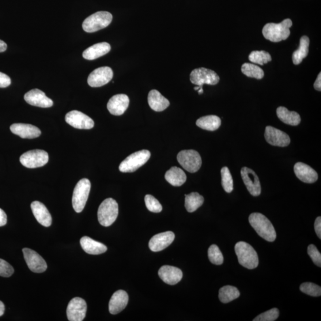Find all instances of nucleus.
Returning a JSON list of instances; mask_svg holds the SVG:
<instances>
[{"instance_id": "nucleus-19", "label": "nucleus", "mask_w": 321, "mask_h": 321, "mask_svg": "<svg viewBox=\"0 0 321 321\" xmlns=\"http://www.w3.org/2000/svg\"><path fill=\"white\" fill-rule=\"evenodd\" d=\"M129 98L125 94H118L109 100L107 109L111 115L121 116L126 111L129 105Z\"/></svg>"}, {"instance_id": "nucleus-1", "label": "nucleus", "mask_w": 321, "mask_h": 321, "mask_svg": "<svg viewBox=\"0 0 321 321\" xmlns=\"http://www.w3.org/2000/svg\"><path fill=\"white\" fill-rule=\"evenodd\" d=\"M249 221L257 234L263 239L270 242L276 239L277 234L274 226L265 215L258 213H252L249 217Z\"/></svg>"}, {"instance_id": "nucleus-11", "label": "nucleus", "mask_w": 321, "mask_h": 321, "mask_svg": "<svg viewBox=\"0 0 321 321\" xmlns=\"http://www.w3.org/2000/svg\"><path fill=\"white\" fill-rule=\"evenodd\" d=\"M23 253L30 270L36 273H44L47 270L46 262L37 252L31 249L24 248L23 249Z\"/></svg>"}, {"instance_id": "nucleus-4", "label": "nucleus", "mask_w": 321, "mask_h": 321, "mask_svg": "<svg viewBox=\"0 0 321 321\" xmlns=\"http://www.w3.org/2000/svg\"><path fill=\"white\" fill-rule=\"evenodd\" d=\"M119 214V205L115 199L108 198L101 203L98 211V219L101 225L108 226L112 225Z\"/></svg>"}, {"instance_id": "nucleus-24", "label": "nucleus", "mask_w": 321, "mask_h": 321, "mask_svg": "<svg viewBox=\"0 0 321 321\" xmlns=\"http://www.w3.org/2000/svg\"><path fill=\"white\" fill-rule=\"evenodd\" d=\"M31 207L34 216L40 224L46 228L51 225V215L43 203L34 201L31 203Z\"/></svg>"}, {"instance_id": "nucleus-48", "label": "nucleus", "mask_w": 321, "mask_h": 321, "mask_svg": "<svg viewBox=\"0 0 321 321\" xmlns=\"http://www.w3.org/2000/svg\"><path fill=\"white\" fill-rule=\"evenodd\" d=\"M5 311V306L2 301H0V316L3 315Z\"/></svg>"}, {"instance_id": "nucleus-14", "label": "nucleus", "mask_w": 321, "mask_h": 321, "mask_svg": "<svg viewBox=\"0 0 321 321\" xmlns=\"http://www.w3.org/2000/svg\"><path fill=\"white\" fill-rule=\"evenodd\" d=\"M113 78V71L110 67H101L93 70L88 78V85L93 88L103 86L108 84Z\"/></svg>"}, {"instance_id": "nucleus-6", "label": "nucleus", "mask_w": 321, "mask_h": 321, "mask_svg": "<svg viewBox=\"0 0 321 321\" xmlns=\"http://www.w3.org/2000/svg\"><path fill=\"white\" fill-rule=\"evenodd\" d=\"M190 80L193 84L199 86L198 93L201 95L203 92V85H217L220 81V77L214 71L201 67L192 71Z\"/></svg>"}, {"instance_id": "nucleus-25", "label": "nucleus", "mask_w": 321, "mask_h": 321, "mask_svg": "<svg viewBox=\"0 0 321 321\" xmlns=\"http://www.w3.org/2000/svg\"><path fill=\"white\" fill-rule=\"evenodd\" d=\"M111 46L107 43H100L92 45L83 52V58L86 60H93L108 53Z\"/></svg>"}, {"instance_id": "nucleus-9", "label": "nucleus", "mask_w": 321, "mask_h": 321, "mask_svg": "<svg viewBox=\"0 0 321 321\" xmlns=\"http://www.w3.org/2000/svg\"><path fill=\"white\" fill-rule=\"evenodd\" d=\"M177 161L188 172H197L202 165V158L195 150H183L177 155Z\"/></svg>"}, {"instance_id": "nucleus-32", "label": "nucleus", "mask_w": 321, "mask_h": 321, "mask_svg": "<svg viewBox=\"0 0 321 321\" xmlns=\"http://www.w3.org/2000/svg\"><path fill=\"white\" fill-rule=\"evenodd\" d=\"M204 202L202 196L197 192L185 195V207L188 213H194L201 207Z\"/></svg>"}, {"instance_id": "nucleus-10", "label": "nucleus", "mask_w": 321, "mask_h": 321, "mask_svg": "<svg viewBox=\"0 0 321 321\" xmlns=\"http://www.w3.org/2000/svg\"><path fill=\"white\" fill-rule=\"evenodd\" d=\"M48 160V154L46 151L40 149L28 151L20 158L21 164L29 168L43 167L47 164Z\"/></svg>"}, {"instance_id": "nucleus-18", "label": "nucleus", "mask_w": 321, "mask_h": 321, "mask_svg": "<svg viewBox=\"0 0 321 321\" xmlns=\"http://www.w3.org/2000/svg\"><path fill=\"white\" fill-rule=\"evenodd\" d=\"M175 235L172 232L158 234L151 238L149 247L154 252H160L167 248L175 240Z\"/></svg>"}, {"instance_id": "nucleus-29", "label": "nucleus", "mask_w": 321, "mask_h": 321, "mask_svg": "<svg viewBox=\"0 0 321 321\" xmlns=\"http://www.w3.org/2000/svg\"><path fill=\"white\" fill-rule=\"evenodd\" d=\"M165 179L174 186H181L186 182L187 177L182 169L173 167L165 173Z\"/></svg>"}, {"instance_id": "nucleus-28", "label": "nucleus", "mask_w": 321, "mask_h": 321, "mask_svg": "<svg viewBox=\"0 0 321 321\" xmlns=\"http://www.w3.org/2000/svg\"><path fill=\"white\" fill-rule=\"evenodd\" d=\"M277 115L283 123L291 126L299 125L301 122L300 116L295 111H290L284 107H279L277 109Z\"/></svg>"}, {"instance_id": "nucleus-42", "label": "nucleus", "mask_w": 321, "mask_h": 321, "mask_svg": "<svg viewBox=\"0 0 321 321\" xmlns=\"http://www.w3.org/2000/svg\"><path fill=\"white\" fill-rule=\"evenodd\" d=\"M14 273V268L6 260L0 259V276L10 277Z\"/></svg>"}, {"instance_id": "nucleus-33", "label": "nucleus", "mask_w": 321, "mask_h": 321, "mask_svg": "<svg viewBox=\"0 0 321 321\" xmlns=\"http://www.w3.org/2000/svg\"><path fill=\"white\" fill-rule=\"evenodd\" d=\"M240 294L239 290L236 287L225 286L219 290L218 297L222 303L228 304L237 299L240 296Z\"/></svg>"}, {"instance_id": "nucleus-38", "label": "nucleus", "mask_w": 321, "mask_h": 321, "mask_svg": "<svg viewBox=\"0 0 321 321\" xmlns=\"http://www.w3.org/2000/svg\"><path fill=\"white\" fill-rule=\"evenodd\" d=\"M301 292L313 297L321 296V288L320 286L312 282H304L300 286Z\"/></svg>"}, {"instance_id": "nucleus-2", "label": "nucleus", "mask_w": 321, "mask_h": 321, "mask_svg": "<svg viewBox=\"0 0 321 321\" xmlns=\"http://www.w3.org/2000/svg\"><path fill=\"white\" fill-rule=\"evenodd\" d=\"M292 25V21L290 18H286L279 24L269 23L263 28V35L266 39L271 42H280L288 39L290 35V28Z\"/></svg>"}, {"instance_id": "nucleus-20", "label": "nucleus", "mask_w": 321, "mask_h": 321, "mask_svg": "<svg viewBox=\"0 0 321 321\" xmlns=\"http://www.w3.org/2000/svg\"><path fill=\"white\" fill-rule=\"evenodd\" d=\"M294 172L297 178L306 183H315L318 179L315 169L303 162H297L294 166Z\"/></svg>"}, {"instance_id": "nucleus-21", "label": "nucleus", "mask_w": 321, "mask_h": 321, "mask_svg": "<svg viewBox=\"0 0 321 321\" xmlns=\"http://www.w3.org/2000/svg\"><path fill=\"white\" fill-rule=\"evenodd\" d=\"M159 277L166 284L175 285L183 278V273L179 268L169 266H164L158 271Z\"/></svg>"}, {"instance_id": "nucleus-13", "label": "nucleus", "mask_w": 321, "mask_h": 321, "mask_svg": "<svg viewBox=\"0 0 321 321\" xmlns=\"http://www.w3.org/2000/svg\"><path fill=\"white\" fill-rule=\"evenodd\" d=\"M65 120L69 125L79 129H90L94 126V122L91 118L77 110L68 112Z\"/></svg>"}, {"instance_id": "nucleus-34", "label": "nucleus", "mask_w": 321, "mask_h": 321, "mask_svg": "<svg viewBox=\"0 0 321 321\" xmlns=\"http://www.w3.org/2000/svg\"><path fill=\"white\" fill-rule=\"evenodd\" d=\"M241 72L248 77L257 79H262L264 77L261 68L252 63H244L241 66Z\"/></svg>"}, {"instance_id": "nucleus-15", "label": "nucleus", "mask_w": 321, "mask_h": 321, "mask_svg": "<svg viewBox=\"0 0 321 321\" xmlns=\"http://www.w3.org/2000/svg\"><path fill=\"white\" fill-rule=\"evenodd\" d=\"M241 176L251 195L254 196H259L261 193V186L255 172L251 168L244 167L241 169Z\"/></svg>"}, {"instance_id": "nucleus-45", "label": "nucleus", "mask_w": 321, "mask_h": 321, "mask_svg": "<svg viewBox=\"0 0 321 321\" xmlns=\"http://www.w3.org/2000/svg\"><path fill=\"white\" fill-rule=\"evenodd\" d=\"M7 217L5 211L0 209V226L5 225L7 224Z\"/></svg>"}, {"instance_id": "nucleus-17", "label": "nucleus", "mask_w": 321, "mask_h": 321, "mask_svg": "<svg viewBox=\"0 0 321 321\" xmlns=\"http://www.w3.org/2000/svg\"><path fill=\"white\" fill-rule=\"evenodd\" d=\"M24 99L26 103L33 106L50 108L53 105V101L39 89H33L25 93Z\"/></svg>"}, {"instance_id": "nucleus-36", "label": "nucleus", "mask_w": 321, "mask_h": 321, "mask_svg": "<svg viewBox=\"0 0 321 321\" xmlns=\"http://www.w3.org/2000/svg\"><path fill=\"white\" fill-rule=\"evenodd\" d=\"M207 255L211 262L214 265L220 266L224 262L223 255L216 244L211 245L207 251Z\"/></svg>"}, {"instance_id": "nucleus-43", "label": "nucleus", "mask_w": 321, "mask_h": 321, "mask_svg": "<svg viewBox=\"0 0 321 321\" xmlns=\"http://www.w3.org/2000/svg\"><path fill=\"white\" fill-rule=\"evenodd\" d=\"M11 84V79L9 75L0 72V88H7Z\"/></svg>"}, {"instance_id": "nucleus-8", "label": "nucleus", "mask_w": 321, "mask_h": 321, "mask_svg": "<svg viewBox=\"0 0 321 321\" xmlns=\"http://www.w3.org/2000/svg\"><path fill=\"white\" fill-rule=\"evenodd\" d=\"M150 157L148 150L138 151L127 157L119 166V171L123 173H133L146 163Z\"/></svg>"}, {"instance_id": "nucleus-44", "label": "nucleus", "mask_w": 321, "mask_h": 321, "mask_svg": "<svg viewBox=\"0 0 321 321\" xmlns=\"http://www.w3.org/2000/svg\"><path fill=\"white\" fill-rule=\"evenodd\" d=\"M315 230L317 236L321 239V217H317L315 221Z\"/></svg>"}, {"instance_id": "nucleus-26", "label": "nucleus", "mask_w": 321, "mask_h": 321, "mask_svg": "<svg viewBox=\"0 0 321 321\" xmlns=\"http://www.w3.org/2000/svg\"><path fill=\"white\" fill-rule=\"evenodd\" d=\"M80 243L82 249L88 254L100 255L104 254L107 251V247L105 244L98 242L89 237H82Z\"/></svg>"}, {"instance_id": "nucleus-16", "label": "nucleus", "mask_w": 321, "mask_h": 321, "mask_svg": "<svg viewBox=\"0 0 321 321\" xmlns=\"http://www.w3.org/2000/svg\"><path fill=\"white\" fill-rule=\"evenodd\" d=\"M265 138L267 142L273 146L286 147L290 143V138L288 134L272 126L266 127Z\"/></svg>"}, {"instance_id": "nucleus-27", "label": "nucleus", "mask_w": 321, "mask_h": 321, "mask_svg": "<svg viewBox=\"0 0 321 321\" xmlns=\"http://www.w3.org/2000/svg\"><path fill=\"white\" fill-rule=\"evenodd\" d=\"M148 101L151 109L157 112L165 110L169 105V102L167 98L162 96L161 93L156 89L150 90L149 92Z\"/></svg>"}, {"instance_id": "nucleus-30", "label": "nucleus", "mask_w": 321, "mask_h": 321, "mask_svg": "<svg viewBox=\"0 0 321 321\" xmlns=\"http://www.w3.org/2000/svg\"><path fill=\"white\" fill-rule=\"evenodd\" d=\"M196 125L203 130L215 131L220 127L221 120L219 117L210 115L202 117L196 121Z\"/></svg>"}, {"instance_id": "nucleus-3", "label": "nucleus", "mask_w": 321, "mask_h": 321, "mask_svg": "<svg viewBox=\"0 0 321 321\" xmlns=\"http://www.w3.org/2000/svg\"><path fill=\"white\" fill-rule=\"evenodd\" d=\"M235 250L241 266L249 270L255 269L258 266V254L251 245L244 241H239L236 244Z\"/></svg>"}, {"instance_id": "nucleus-39", "label": "nucleus", "mask_w": 321, "mask_h": 321, "mask_svg": "<svg viewBox=\"0 0 321 321\" xmlns=\"http://www.w3.org/2000/svg\"><path fill=\"white\" fill-rule=\"evenodd\" d=\"M145 205L150 212L159 213L162 210V206L158 200L153 196L147 195L145 197Z\"/></svg>"}, {"instance_id": "nucleus-31", "label": "nucleus", "mask_w": 321, "mask_h": 321, "mask_svg": "<svg viewBox=\"0 0 321 321\" xmlns=\"http://www.w3.org/2000/svg\"><path fill=\"white\" fill-rule=\"evenodd\" d=\"M309 44L310 40L307 36H303L300 40L299 48L293 52L292 60L294 64H300L303 60L307 58L309 52Z\"/></svg>"}, {"instance_id": "nucleus-41", "label": "nucleus", "mask_w": 321, "mask_h": 321, "mask_svg": "<svg viewBox=\"0 0 321 321\" xmlns=\"http://www.w3.org/2000/svg\"><path fill=\"white\" fill-rule=\"evenodd\" d=\"M308 254L316 266L321 267V255L314 244H310L308 248Z\"/></svg>"}, {"instance_id": "nucleus-22", "label": "nucleus", "mask_w": 321, "mask_h": 321, "mask_svg": "<svg viewBox=\"0 0 321 321\" xmlns=\"http://www.w3.org/2000/svg\"><path fill=\"white\" fill-rule=\"evenodd\" d=\"M10 130L13 134L24 139L36 138L41 134L39 128L29 124H13L10 126Z\"/></svg>"}, {"instance_id": "nucleus-35", "label": "nucleus", "mask_w": 321, "mask_h": 321, "mask_svg": "<svg viewBox=\"0 0 321 321\" xmlns=\"http://www.w3.org/2000/svg\"><path fill=\"white\" fill-rule=\"evenodd\" d=\"M249 61L263 66L272 60L269 52L266 51H254L249 55Z\"/></svg>"}, {"instance_id": "nucleus-40", "label": "nucleus", "mask_w": 321, "mask_h": 321, "mask_svg": "<svg viewBox=\"0 0 321 321\" xmlns=\"http://www.w3.org/2000/svg\"><path fill=\"white\" fill-rule=\"evenodd\" d=\"M279 312L277 308L270 309L266 312L261 313L253 320L254 321H274L279 316Z\"/></svg>"}, {"instance_id": "nucleus-37", "label": "nucleus", "mask_w": 321, "mask_h": 321, "mask_svg": "<svg viewBox=\"0 0 321 321\" xmlns=\"http://www.w3.org/2000/svg\"><path fill=\"white\" fill-rule=\"evenodd\" d=\"M221 184L226 193H231L233 191V180L228 167H224L221 169Z\"/></svg>"}, {"instance_id": "nucleus-23", "label": "nucleus", "mask_w": 321, "mask_h": 321, "mask_svg": "<svg viewBox=\"0 0 321 321\" xmlns=\"http://www.w3.org/2000/svg\"><path fill=\"white\" fill-rule=\"evenodd\" d=\"M128 301V296L125 291H117L109 302V311L112 315L118 314L126 307Z\"/></svg>"}, {"instance_id": "nucleus-47", "label": "nucleus", "mask_w": 321, "mask_h": 321, "mask_svg": "<svg viewBox=\"0 0 321 321\" xmlns=\"http://www.w3.org/2000/svg\"><path fill=\"white\" fill-rule=\"evenodd\" d=\"M7 45L3 41L0 40V52H5L7 50Z\"/></svg>"}, {"instance_id": "nucleus-7", "label": "nucleus", "mask_w": 321, "mask_h": 321, "mask_svg": "<svg viewBox=\"0 0 321 321\" xmlns=\"http://www.w3.org/2000/svg\"><path fill=\"white\" fill-rule=\"evenodd\" d=\"M91 187L90 181L87 179H82L75 185L73 191L72 204L73 207L78 213H80L86 205Z\"/></svg>"}, {"instance_id": "nucleus-46", "label": "nucleus", "mask_w": 321, "mask_h": 321, "mask_svg": "<svg viewBox=\"0 0 321 321\" xmlns=\"http://www.w3.org/2000/svg\"><path fill=\"white\" fill-rule=\"evenodd\" d=\"M313 87L316 90H318V91H320L321 90V73L320 72L318 75V77H317L316 81L314 83V85H313Z\"/></svg>"}, {"instance_id": "nucleus-12", "label": "nucleus", "mask_w": 321, "mask_h": 321, "mask_svg": "<svg viewBox=\"0 0 321 321\" xmlns=\"http://www.w3.org/2000/svg\"><path fill=\"white\" fill-rule=\"evenodd\" d=\"M87 305L81 297H74L67 306V316L70 321H82L86 316Z\"/></svg>"}, {"instance_id": "nucleus-5", "label": "nucleus", "mask_w": 321, "mask_h": 321, "mask_svg": "<svg viewBox=\"0 0 321 321\" xmlns=\"http://www.w3.org/2000/svg\"><path fill=\"white\" fill-rule=\"evenodd\" d=\"M112 16L108 11H98L90 15L83 22V29L86 32L92 33L107 28L111 24Z\"/></svg>"}]
</instances>
